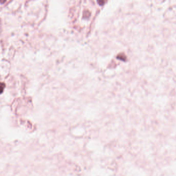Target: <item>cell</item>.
Returning a JSON list of instances; mask_svg holds the SVG:
<instances>
[{
  "instance_id": "6da1fadb",
  "label": "cell",
  "mask_w": 176,
  "mask_h": 176,
  "mask_svg": "<svg viewBox=\"0 0 176 176\" xmlns=\"http://www.w3.org/2000/svg\"><path fill=\"white\" fill-rule=\"evenodd\" d=\"M95 1H80L75 2L71 10V19L75 27L81 31L89 30L99 10L100 4Z\"/></svg>"
},
{
  "instance_id": "7a4b0ae2",
  "label": "cell",
  "mask_w": 176,
  "mask_h": 176,
  "mask_svg": "<svg viewBox=\"0 0 176 176\" xmlns=\"http://www.w3.org/2000/svg\"><path fill=\"white\" fill-rule=\"evenodd\" d=\"M5 84L4 83H3V82H0V94H1L4 90V88L5 87Z\"/></svg>"
}]
</instances>
